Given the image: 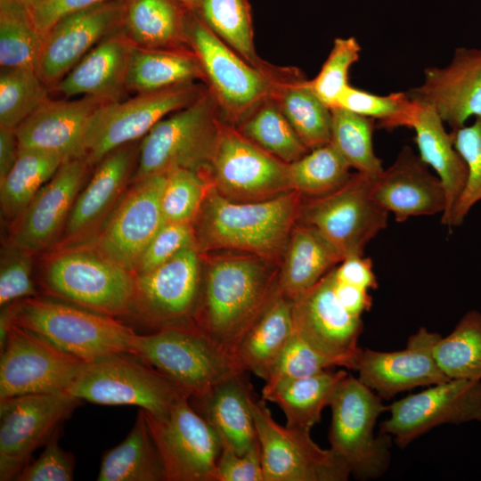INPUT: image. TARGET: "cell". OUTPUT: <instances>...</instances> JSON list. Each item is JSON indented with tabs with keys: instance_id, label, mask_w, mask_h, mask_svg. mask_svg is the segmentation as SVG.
Returning a JSON list of instances; mask_svg holds the SVG:
<instances>
[{
	"instance_id": "6da1fadb",
	"label": "cell",
	"mask_w": 481,
	"mask_h": 481,
	"mask_svg": "<svg viewBox=\"0 0 481 481\" xmlns=\"http://www.w3.org/2000/svg\"><path fill=\"white\" fill-rule=\"evenodd\" d=\"M207 262L193 323L232 357L238 342L278 289L279 264L242 252Z\"/></svg>"
},
{
	"instance_id": "7a4b0ae2",
	"label": "cell",
	"mask_w": 481,
	"mask_h": 481,
	"mask_svg": "<svg viewBox=\"0 0 481 481\" xmlns=\"http://www.w3.org/2000/svg\"><path fill=\"white\" fill-rule=\"evenodd\" d=\"M303 195L290 191L273 199L240 202L214 186L193 222L201 254L216 250L256 255L279 264L298 221Z\"/></svg>"
},
{
	"instance_id": "3957f363",
	"label": "cell",
	"mask_w": 481,
	"mask_h": 481,
	"mask_svg": "<svg viewBox=\"0 0 481 481\" xmlns=\"http://www.w3.org/2000/svg\"><path fill=\"white\" fill-rule=\"evenodd\" d=\"M10 321L89 363L102 357L134 355L135 330L114 317L65 301L37 297L6 306Z\"/></svg>"
},
{
	"instance_id": "277c9868",
	"label": "cell",
	"mask_w": 481,
	"mask_h": 481,
	"mask_svg": "<svg viewBox=\"0 0 481 481\" xmlns=\"http://www.w3.org/2000/svg\"><path fill=\"white\" fill-rule=\"evenodd\" d=\"M185 36L222 118L233 126L270 97L276 82L293 69L287 68L281 75L271 76L255 68L222 41L196 12H186Z\"/></svg>"
},
{
	"instance_id": "5b68a950",
	"label": "cell",
	"mask_w": 481,
	"mask_h": 481,
	"mask_svg": "<svg viewBox=\"0 0 481 481\" xmlns=\"http://www.w3.org/2000/svg\"><path fill=\"white\" fill-rule=\"evenodd\" d=\"M222 119L207 88L193 102L157 123L143 138L134 181L175 168L208 173Z\"/></svg>"
},
{
	"instance_id": "8992f818",
	"label": "cell",
	"mask_w": 481,
	"mask_h": 481,
	"mask_svg": "<svg viewBox=\"0 0 481 481\" xmlns=\"http://www.w3.org/2000/svg\"><path fill=\"white\" fill-rule=\"evenodd\" d=\"M329 406L330 448L346 462L355 478L383 476L391 461V436L374 433L379 417L387 411L383 399L358 378L347 374L336 387Z\"/></svg>"
},
{
	"instance_id": "52a82bcc",
	"label": "cell",
	"mask_w": 481,
	"mask_h": 481,
	"mask_svg": "<svg viewBox=\"0 0 481 481\" xmlns=\"http://www.w3.org/2000/svg\"><path fill=\"white\" fill-rule=\"evenodd\" d=\"M135 355L190 395L200 398L231 376L244 372L232 357L195 325L171 326L134 339Z\"/></svg>"
},
{
	"instance_id": "ba28073f",
	"label": "cell",
	"mask_w": 481,
	"mask_h": 481,
	"mask_svg": "<svg viewBox=\"0 0 481 481\" xmlns=\"http://www.w3.org/2000/svg\"><path fill=\"white\" fill-rule=\"evenodd\" d=\"M68 393L97 404L138 406L160 420L166 419L172 405L187 395L129 353L85 363Z\"/></svg>"
},
{
	"instance_id": "9c48e42d",
	"label": "cell",
	"mask_w": 481,
	"mask_h": 481,
	"mask_svg": "<svg viewBox=\"0 0 481 481\" xmlns=\"http://www.w3.org/2000/svg\"><path fill=\"white\" fill-rule=\"evenodd\" d=\"M43 280L52 296L91 311L115 317L134 310L135 274L93 249L56 256Z\"/></svg>"
},
{
	"instance_id": "30bf717a",
	"label": "cell",
	"mask_w": 481,
	"mask_h": 481,
	"mask_svg": "<svg viewBox=\"0 0 481 481\" xmlns=\"http://www.w3.org/2000/svg\"><path fill=\"white\" fill-rule=\"evenodd\" d=\"M373 178L355 172L330 193L303 196L298 222L316 228L343 259L363 256L367 244L387 227L389 214L372 199Z\"/></svg>"
},
{
	"instance_id": "8fae6325",
	"label": "cell",
	"mask_w": 481,
	"mask_h": 481,
	"mask_svg": "<svg viewBox=\"0 0 481 481\" xmlns=\"http://www.w3.org/2000/svg\"><path fill=\"white\" fill-rule=\"evenodd\" d=\"M259 441L265 481H346V462L332 449L314 442L310 431L277 423L265 399L249 400Z\"/></svg>"
},
{
	"instance_id": "7c38bea8",
	"label": "cell",
	"mask_w": 481,
	"mask_h": 481,
	"mask_svg": "<svg viewBox=\"0 0 481 481\" xmlns=\"http://www.w3.org/2000/svg\"><path fill=\"white\" fill-rule=\"evenodd\" d=\"M206 89L205 84L191 82L102 103L87 128L86 162L97 164L115 149L143 138L157 123L193 102Z\"/></svg>"
},
{
	"instance_id": "4fadbf2b",
	"label": "cell",
	"mask_w": 481,
	"mask_h": 481,
	"mask_svg": "<svg viewBox=\"0 0 481 481\" xmlns=\"http://www.w3.org/2000/svg\"><path fill=\"white\" fill-rule=\"evenodd\" d=\"M208 175L219 194L233 201H260L290 192L289 164L222 119Z\"/></svg>"
},
{
	"instance_id": "5bb4252c",
	"label": "cell",
	"mask_w": 481,
	"mask_h": 481,
	"mask_svg": "<svg viewBox=\"0 0 481 481\" xmlns=\"http://www.w3.org/2000/svg\"><path fill=\"white\" fill-rule=\"evenodd\" d=\"M187 395L160 420L145 412L151 436L161 460L166 481H216L222 452L216 431L190 404Z\"/></svg>"
},
{
	"instance_id": "9a60e30c",
	"label": "cell",
	"mask_w": 481,
	"mask_h": 481,
	"mask_svg": "<svg viewBox=\"0 0 481 481\" xmlns=\"http://www.w3.org/2000/svg\"><path fill=\"white\" fill-rule=\"evenodd\" d=\"M84 363L10 321L1 348L0 400L29 394L68 392Z\"/></svg>"
},
{
	"instance_id": "2e32d148",
	"label": "cell",
	"mask_w": 481,
	"mask_h": 481,
	"mask_svg": "<svg viewBox=\"0 0 481 481\" xmlns=\"http://www.w3.org/2000/svg\"><path fill=\"white\" fill-rule=\"evenodd\" d=\"M81 403L68 392L0 400V480H14Z\"/></svg>"
},
{
	"instance_id": "e0dca14e",
	"label": "cell",
	"mask_w": 481,
	"mask_h": 481,
	"mask_svg": "<svg viewBox=\"0 0 481 481\" xmlns=\"http://www.w3.org/2000/svg\"><path fill=\"white\" fill-rule=\"evenodd\" d=\"M167 173L134 181L95 233L92 249L135 274L140 259L165 223L161 195Z\"/></svg>"
},
{
	"instance_id": "ac0fdd59",
	"label": "cell",
	"mask_w": 481,
	"mask_h": 481,
	"mask_svg": "<svg viewBox=\"0 0 481 481\" xmlns=\"http://www.w3.org/2000/svg\"><path fill=\"white\" fill-rule=\"evenodd\" d=\"M379 432L400 447L443 424L481 422V380L449 379L387 406Z\"/></svg>"
},
{
	"instance_id": "d6986e66",
	"label": "cell",
	"mask_w": 481,
	"mask_h": 481,
	"mask_svg": "<svg viewBox=\"0 0 481 481\" xmlns=\"http://www.w3.org/2000/svg\"><path fill=\"white\" fill-rule=\"evenodd\" d=\"M200 255L197 246H192L155 268L135 274L134 310L139 308L154 331L194 325L203 281Z\"/></svg>"
},
{
	"instance_id": "ffe728a7",
	"label": "cell",
	"mask_w": 481,
	"mask_h": 481,
	"mask_svg": "<svg viewBox=\"0 0 481 481\" xmlns=\"http://www.w3.org/2000/svg\"><path fill=\"white\" fill-rule=\"evenodd\" d=\"M442 336L420 327L402 350L381 352L359 348L352 370L359 380L383 400L421 386L449 379L438 365L434 349Z\"/></svg>"
},
{
	"instance_id": "44dd1931",
	"label": "cell",
	"mask_w": 481,
	"mask_h": 481,
	"mask_svg": "<svg viewBox=\"0 0 481 481\" xmlns=\"http://www.w3.org/2000/svg\"><path fill=\"white\" fill-rule=\"evenodd\" d=\"M126 0L97 4L58 20L44 36L36 66L53 87L104 37L123 29Z\"/></svg>"
},
{
	"instance_id": "7402d4cb",
	"label": "cell",
	"mask_w": 481,
	"mask_h": 481,
	"mask_svg": "<svg viewBox=\"0 0 481 481\" xmlns=\"http://www.w3.org/2000/svg\"><path fill=\"white\" fill-rule=\"evenodd\" d=\"M292 313L295 330L300 337L324 354L350 360L353 368L363 322L338 299L334 269L292 298Z\"/></svg>"
},
{
	"instance_id": "603a6c76",
	"label": "cell",
	"mask_w": 481,
	"mask_h": 481,
	"mask_svg": "<svg viewBox=\"0 0 481 481\" xmlns=\"http://www.w3.org/2000/svg\"><path fill=\"white\" fill-rule=\"evenodd\" d=\"M407 93L434 109L452 129L481 117V49L456 48L449 65L427 68L423 83Z\"/></svg>"
},
{
	"instance_id": "cb8c5ba5",
	"label": "cell",
	"mask_w": 481,
	"mask_h": 481,
	"mask_svg": "<svg viewBox=\"0 0 481 481\" xmlns=\"http://www.w3.org/2000/svg\"><path fill=\"white\" fill-rule=\"evenodd\" d=\"M87 165L86 159H71L62 163L19 216L9 245L34 253L53 241L66 225Z\"/></svg>"
},
{
	"instance_id": "d4e9b609",
	"label": "cell",
	"mask_w": 481,
	"mask_h": 481,
	"mask_svg": "<svg viewBox=\"0 0 481 481\" xmlns=\"http://www.w3.org/2000/svg\"><path fill=\"white\" fill-rule=\"evenodd\" d=\"M371 196L398 223L411 216L442 215L446 204L442 182L408 145L372 179Z\"/></svg>"
},
{
	"instance_id": "484cf974",
	"label": "cell",
	"mask_w": 481,
	"mask_h": 481,
	"mask_svg": "<svg viewBox=\"0 0 481 481\" xmlns=\"http://www.w3.org/2000/svg\"><path fill=\"white\" fill-rule=\"evenodd\" d=\"M104 102L85 95L73 101L48 99L16 128L20 148L86 159L85 141L92 116Z\"/></svg>"
},
{
	"instance_id": "4316f807",
	"label": "cell",
	"mask_w": 481,
	"mask_h": 481,
	"mask_svg": "<svg viewBox=\"0 0 481 481\" xmlns=\"http://www.w3.org/2000/svg\"><path fill=\"white\" fill-rule=\"evenodd\" d=\"M128 143L115 149L97 163L89 183L73 205L65 225V240L74 242L97 232L120 199L138 153Z\"/></svg>"
},
{
	"instance_id": "83f0119b",
	"label": "cell",
	"mask_w": 481,
	"mask_h": 481,
	"mask_svg": "<svg viewBox=\"0 0 481 481\" xmlns=\"http://www.w3.org/2000/svg\"><path fill=\"white\" fill-rule=\"evenodd\" d=\"M134 45L123 27L98 43L52 88L68 98L82 94L104 103L119 101Z\"/></svg>"
},
{
	"instance_id": "f1b7e54d",
	"label": "cell",
	"mask_w": 481,
	"mask_h": 481,
	"mask_svg": "<svg viewBox=\"0 0 481 481\" xmlns=\"http://www.w3.org/2000/svg\"><path fill=\"white\" fill-rule=\"evenodd\" d=\"M295 334L292 299L275 290L232 353L237 367L265 381Z\"/></svg>"
},
{
	"instance_id": "f546056e",
	"label": "cell",
	"mask_w": 481,
	"mask_h": 481,
	"mask_svg": "<svg viewBox=\"0 0 481 481\" xmlns=\"http://www.w3.org/2000/svg\"><path fill=\"white\" fill-rule=\"evenodd\" d=\"M245 373H236L204 396L193 398L198 412L216 431L222 444L240 455L258 442L249 404L254 391Z\"/></svg>"
},
{
	"instance_id": "4dcf8cb0",
	"label": "cell",
	"mask_w": 481,
	"mask_h": 481,
	"mask_svg": "<svg viewBox=\"0 0 481 481\" xmlns=\"http://www.w3.org/2000/svg\"><path fill=\"white\" fill-rule=\"evenodd\" d=\"M418 103L410 128L415 132L419 157L434 169L443 183L446 204L441 223L450 228L453 210L467 180V166L438 114L430 106Z\"/></svg>"
},
{
	"instance_id": "1f68e13d",
	"label": "cell",
	"mask_w": 481,
	"mask_h": 481,
	"mask_svg": "<svg viewBox=\"0 0 481 481\" xmlns=\"http://www.w3.org/2000/svg\"><path fill=\"white\" fill-rule=\"evenodd\" d=\"M343 257L314 226L297 223L279 265L278 286L291 299L313 287Z\"/></svg>"
},
{
	"instance_id": "d6a6232c",
	"label": "cell",
	"mask_w": 481,
	"mask_h": 481,
	"mask_svg": "<svg viewBox=\"0 0 481 481\" xmlns=\"http://www.w3.org/2000/svg\"><path fill=\"white\" fill-rule=\"evenodd\" d=\"M347 374L344 370L335 371L330 368L309 377L282 380L264 387L262 398L283 412L287 427L311 432L321 421L322 410L329 406L336 387Z\"/></svg>"
},
{
	"instance_id": "836d02e7",
	"label": "cell",
	"mask_w": 481,
	"mask_h": 481,
	"mask_svg": "<svg viewBox=\"0 0 481 481\" xmlns=\"http://www.w3.org/2000/svg\"><path fill=\"white\" fill-rule=\"evenodd\" d=\"M309 149L330 143L332 112L298 69L276 82L270 96Z\"/></svg>"
},
{
	"instance_id": "e575fe53",
	"label": "cell",
	"mask_w": 481,
	"mask_h": 481,
	"mask_svg": "<svg viewBox=\"0 0 481 481\" xmlns=\"http://www.w3.org/2000/svg\"><path fill=\"white\" fill-rule=\"evenodd\" d=\"M204 83L200 63L190 47L145 48L134 45L126 79V89L146 93L181 84Z\"/></svg>"
},
{
	"instance_id": "d590c367",
	"label": "cell",
	"mask_w": 481,
	"mask_h": 481,
	"mask_svg": "<svg viewBox=\"0 0 481 481\" xmlns=\"http://www.w3.org/2000/svg\"><path fill=\"white\" fill-rule=\"evenodd\" d=\"M186 12L175 0H126L124 30L140 47H190L185 36Z\"/></svg>"
},
{
	"instance_id": "8d00e7d4",
	"label": "cell",
	"mask_w": 481,
	"mask_h": 481,
	"mask_svg": "<svg viewBox=\"0 0 481 481\" xmlns=\"http://www.w3.org/2000/svg\"><path fill=\"white\" fill-rule=\"evenodd\" d=\"M97 480L166 481L164 468L151 436L143 409H139L126 437L103 453Z\"/></svg>"
},
{
	"instance_id": "74e56055",
	"label": "cell",
	"mask_w": 481,
	"mask_h": 481,
	"mask_svg": "<svg viewBox=\"0 0 481 481\" xmlns=\"http://www.w3.org/2000/svg\"><path fill=\"white\" fill-rule=\"evenodd\" d=\"M196 12L222 41L255 68L271 76L285 71L286 68L275 67L257 55L248 0H201Z\"/></svg>"
},
{
	"instance_id": "f35d334b",
	"label": "cell",
	"mask_w": 481,
	"mask_h": 481,
	"mask_svg": "<svg viewBox=\"0 0 481 481\" xmlns=\"http://www.w3.org/2000/svg\"><path fill=\"white\" fill-rule=\"evenodd\" d=\"M65 160L57 153L20 148L15 164L0 181L3 214L9 218L20 216Z\"/></svg>"
},
{
	"instance_id": "ab89813d",
	"label": "cell",
	"mask_w": 481,
	"mask_h": 481,
	"mask_svg": "<svg viewBox=\"0 0 481 481\" xmlns=\"http://www.w3.org/2000/svg\"><path fill=\"white\" fill-rule=\"evenodd\" d=\"M235 126L255 144L288 164L310 151L271 97L259 103Z\"/></svg>"
},
{
	"instance_id": "60d3db41",
	"label": "cell",
	"mask_w": 481,
	"mask_h": 481,
	"mask_svg": "<svg viewBox=\"0 0 481 481\" xmlns=\"http://www.w3.org/2000/svg\"><path fill=\"white\" fill-rule=\"evenodd\" d=\"M434 354L448 378L481 380V312L466 313L452 332L440 338Z\"/></svg>"
},
{
	"instance_id": "b9f144b4",
	"label": "cell",
	"mask_w": 481,
	"mask_h": 481,
	"mask_svg": "<svg viewBox=\"0 0 481 481\" xmlns=\"http://www.w3.org/2000/svg\"><path fill=\"white\" fill-rule=\"evenodd\" d=\"M351 167L330 143L310 150L289 164L291 191L304 197L330 193L345 184L352 175Z\"/></svg>"
},
{
	"instance_id": "7bdbcfd3",
	"label": "cell",
	"mask_w": 481,
	"mask_h": 481,
	"mask_svg": "<svg viewBox=\"0 0 481 481\" xmlns=\"http://www.w3.org/2000/svg\"><path fill=\"white\" fill-rule=\"evenodd\" d=\"M44 36L34 25L25 5L0 0L1 68L36 69Z\"/></svg>"
},
{
	"instance_id": "ee69618b",
	"label": "cell",
	"mask_w": 481,
	"mask_h": 481,
	"mask_svg": "<svg viewBox=\"0 0 481 481\" xmlns=\"http://www.w3.org/2000/svg\"><path fill=\"white\" fill-rule=\"evenodd\" d=\"M331 112L330 143L355 172L378 176L384 167L373 149L375 120L338 107Z\"/></svg>"
},
{
	"instance_id": "f6af8a7d",
	"label": "cell",
	"mask_w": 481,
	"mask_h": 481,
	"mask_svg": "<svg viewBox=\"0 0 481 481\" xmlns=\"http://www.w3.org/2000/svg\"><path fill=\"white\" fill-rule=\"evenodd\" d=\"M36 69L1 68L0 126L16 128L49 98Z\"/></svg>"
},
{
	"instance_id": "bcb514c9",
	"label": "cell",
	"mask_w": 481,
	"mask_h": 481,
	"mask_svg": "<svg viewBox=\"0 0 481 481\" xmlns=\"http://www.w3.org/2000/svg\"><path fill=\"white\" fill-rule=\"evenodd\" d=\"M418 104L408 93L379 95L348 85L334 107L378 120L379 127L392 130L401 126L410 128Z\"/></svg>"
},
{
	"instance_id": "7dc6e473",
	"label": "cell",
	"mask_w": 481,
	"mask_h": 481,
	"mask_svg": "<svg viewBox=\"0 0 481 481\" xmlns=\"http://www.w3.org/2000/svg\"><path fill=\"white\" fill-rule=\"evenodd\" d=\"M212 187L208 173L187 168L167 172L161 195L165 222L193 224Z\"/></svg>"
},
{
	"instance_id": "c3c4849f",
	"label": "cell",
	"mask_w": 481,
	"mask_h": 481,
	"mask_svg": "<svg viewBox=\"0 0 481 481\" xmlns=\"http://www.w3.org/2000/svg\"><path fill=\"white\" fill-rule=\"evenodd\" d=\"M450 135L468 169L464 188L452 216V228L461 225L473 206L481 200V117H477L469 126L452 129Z\"/></svg>"
},
{
	"instance_id": "681fc988",
	"label": "cell",
	"mask_w": 481,
	"mask_h": 481,
	"mask_svg": "<svg viewBox=\"0 0 481 481\" xmlns=\"http://www.w3.org/2000/svg\"><path fill=\"white\" fill-rule=\"evenodd\" d=\"M335 366L351 370L350 360L324 354L300 337L295 330L264 387L280 381L309 377Z\"/></svg>"
},
{
	"instance_id": "f907efd6",
	"label": "cell",
	"mask_w": 481,
	"mask_h": 481,
	"mask_svg": "<svg viewBox=\"0 0 481 481\" xmlns=\"http://www.w3.org/2000/svg\"><path fill=\"white\" fill-rule=\"evenodd\" d=\"M360 52L361 46L356 38H336L319 73L310 80L315 94L330 109L349 85V69L358 61Z\"/></svg>"
},
{
	"instance_id": "816d5d0a",
	"label": "cell",
	"mask_w": 481,
	"mask_h": 481,
	"mask_svg": "<svg viewBox=\"0 0 481 481\" xmlns=\"http://www.w3.org/2000/svg\"><path fill=\"white\" fill-rule=\"evenodd\" d=\"M32 253L7 245L1 257V308L26 298L37 297L32 280Z\"/></svg>"
},
{
	"instance_id": "f5cc1de1",
	"label": "cell",
	"mask_w": 481,
	"mask_h": 481,
	"mask_svg": "<svg viewBox=\"0 0 481 481\" xmlns=\"http://www.w3.org/2000/svg\"><path fill=\"white\" fill-rule=\"evenodd\" d=\"M192 246H197L192 224L165 222L145 249L135 274L155 268Z\"/></svg>"
},
{
	"instance_id": "db71d44e",
	"label": "cell",
	"mask_w": 481,
	"mask_h": 481,
	"mask_svg": "<svg viewBox=\"0 0 481 481\" xmlns=\"http://www.w3.org/2000/svg\"><path fill=\"white\" fill-rule=\"evenodd\" d=\"M60 428L45 444L40 456L29 462L16 476V481H71L74 478L75 457L58 443Z\"/></svg>"
},
{
	"instance_id": "11a10c76",
	"label": "cell",
	"mask_w": 481,
	"mask_h": 481,
	"mask_svg": "<svg viewBox=\"0 0 481 481\" xmlns=\"http://www.w3.org/2000/svg\"><path fill=\"white\" fill-rule=\"evenodd\" d=\"M215 478L216 481H265L259 441L241 455L223 445Z\"/></svg>"
},
{
	"instance_id": "9f6ffc18",
	"label": "cell",
	"mask_w": 481,
	"mask_h": 481,
	"mask_svg": "<svg viewBox=\"0 0 481 481\" xmlns=\"http://www.w3.org/2000/svg\"><path fill=\"white\" fill-rule=\"evenodd\" d=\"M111 1L118 0H40L26 7L36 28L45 35L61 18Z\"/></svg>"
},
{
	"instance_id": "6f0895ef",
	"label": "cell",
	"mask_w": 481,
	"mask_h": 481,
	"mask_svg": "<svg viewBox=\"0 0 481 481\" xmlns=\"http://www.w3.org/2000/svg\"><path fill=\"white\" fill-rule=\"evenodd\" d=\"M336 278L343 282L364 289L378 288V281L373 272L371 258L363 256L345 257L334 269Z\"/></svg>"
},
{
	"instance_id": "680465c9",
	"label": "cell",
	"mask_w": 481,
	"mask_h": 481,
	"mask_svg": "<svg viewBox=\"0 0 481 481\" xmlns=\"http://www.w3.org/2000/svg\"><path fill=\"white\" fill-rule=\"evenodd\" d=\"M334 289L340 304L350 314L362 317L363 313L371 309L372 302L369 290L338 281L335 272Z\"/></svg>"
},
{
	"instance_id": "91938a15",
	"label": "cell",
	"mask_w": 481,
	"mask_h": 481,
	"mask_svg": "<svg viewBox=\"0 0 481 481\" xmlns=\"http://www.w3.org/2000/svg\"><path fill=\"white\" fill-rule=\"evenodd\" d=\"M20 151L14 128L0 126V181L12 168Z\"/></svg>"
},
{
	"instance_id": "94428289",
	"label": "cell",
	"mask_w": 481,
	"mask_h": 481,
	"mask_svg": "<svg viewBox=\"0 0 481 481\" xmlns=\"http://www.w3.org/2000/svg\"><path fill=\"white\" fill-rule=\"evenodd\" d=\"M184 9L191 12H197L201 0H175Z\"/></svg>"
},
{
	"instance_id": "6125c7cd",
	"label": "cell",
	"mask_w": 481,
	"mask_h": 481,
	"mask_svg": "<svg viewBox=\"0 0 481 481\" xmlns=\"http://www.w3.org/2000/svg\"><path fill=\"white\" fill-rule=\"evenodd\" d=\"M12 1H14V2H17L19 4H21L25 6H29L30 4H33L40 0H12Z\"/></svg>"
}]
</instances>
